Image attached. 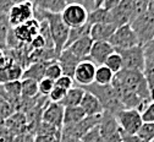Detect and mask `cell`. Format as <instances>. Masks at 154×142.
Instances as JSON below:
<instances>
[{
    "instance_id": "cell-1",
    "label": "cell",
    "mask_w": 154,
    "mask_h": 142,
    "mask_svg": "<svg viewBox=\"0 0 154 142\" xmlns=\"http://www.w3.org/2000/svg\"><path fill=\"white\" fill-rule=\"evenodd\" d=\"M111 86L125 109H137L141 114L152 102L150 91L142 71L122 69L115 74Z\"/></svg>"
},
{
    "instance_id": "cell-2",
    "label": "cell",
    "mask_w": 154,
    "mask_h": 142,
    "mask_svg": "<svg viewBox=\"0 0 154 142\" xmlns=\"http://www.w3.org/2000/svg\"><path fill=\"white\" fill-rule=\"evenodd\" d=\"M34 18L47 20L50 38H51V42L54 46V50L57 55H59L65 49L67 37H69V31H70V28L63 21L60 14H50L47 11L34 9Z\"/></svg>"
},
{
    "instance_id": "cell-3",
    "label": "cell",
    "mask_w": 154,
    "mask_h": 142,
    "mask_svg": "<svg viewBox=\"0 0 154 142\" xmlns=\"http://www.w3.org/2000/svg\"><path fill=\"white\" fill-rule=\"evenodd\" d=\"M85 91H88L93 93L95 97L99 99V102L105 112H109L114 115L120 113L122 109H125L120 102V98L114 90L111 85H98V84H92L89 86L82 87Z\"/></svg>"
},
{
    "instance_id": "cell-4",
    "label": "cell",
    "mask_w": 154,
    "mask_h": 142,
    "mask_svg": "<svg viewBox=\"0 0 154 142\" xmlns=\"http://www.w3.org/2000/svg\"><path fill=\"white\" fill-rule=\"evenodd\" d=\"M130 26L136 34L140 46L144 47L154 39V16L148 11L137 15L130 22Z\"/></svg>"
},
{
    "instance_id": "cell-5",
    "label": "cell",
    "mask_w": 154,
    "mask_h": 142,
    "mask_svg": "<svg viewBox=\"0 0 154 142\" xmlns=\"http://www.w3.org/2000/svg\"><path fill=\"white\" fill-rule=\"evenodd\" d=\"M98 129L104 142H121L122 130L114 114L104 110L99 120Z\"/></svg>"
},
{
    "instance_id": "cell-6",
    "label": "cell",
    "mask_w": 154,
    "mask_h": 142,
    "mask_svg": "<svg viewBox=\"0 0 154 142\" xmlns=\"http://www.w3.org/2000/svg\"><path fill=\"white\" fill-rule=\"evenodd\" d=\"M109 43L112 46L115 52L125 50V49H130L132 47L140 46L138 39L130 25H124V26L118 27L115 30L114 34L110 37Z\"/></svg>"
},
{
    "instance_id": "cell-7",
    "label": "cell",
    "mask_w": 154,
    "mask_h": 142,
    "mask_svg": "<svg viewBox=\"0 0 154 142\" xmlns=\"http://www.w3.org/2000/svg\"><path fill=\"white\" fill-rule=\"evenodd\" d=\"M115 116L122 132L127 135H137L143 124L142 114L137 109H122Z\"/></svg>"
},
{
    "instance_id": "cell-8",
    "label": "cell",
    "mask_w": 154,
    "mask_h": 142,
    "mask_svg": "<svg viewBox=\"0 0 154 142\" xmlns=\"http://www.w3.org/2000/svg\"><path fill=\"white\" fill-rule=\"evenodd\" d=\"M88 12L89 11L86 9L85 5L71 4V5L65 6V9L61 11L60 16L69 28H75V27H80V26H83L87 24Z\"/></svg>"
},
{
    "instance_id": "cell-9",
    "label": "cell",
    "mask_w": 154,
    "mask_h": 142,
    "mask_svg": "<svg viewBox=\"0 0 154 142\" xmlns=\"http://www.w3.org/2000/svg\"><path fill=\"white\" fill-rule=\"evenodd\" d=\"M110 12V24L115 27L130 25V22L136 17L134 10V0H121L120 4Z\"/></svg>"
},
{
    "instance_id": "cell-10",
    "label": "cell",
    "mask_w": 154,
    "mask_h": 142,
    "mask_svg": "<svg viewBox=\"0 0 154 142\" xmlns=\"http://www.w3.org/2000/svg\"><path fill=\"white\" fill-rule=\"evenodd\" d=\"M33 17H34V5L32 2L14 4L8 12V18L11 28L29 21Z\"/></svg>"
},
{
    "instance_id": "cell-11",
    "label": "cell",
    "mask_w": 154,
    "mask_h": 142,
    "mask_svg": "<svg viewBox=\"0 0 154 142\" xmlns=\"http://www.w3.org/2000/svg\"><path fill=\"white\" fill-rule=\"evenodd\" d=\"M122 58V66L126 70H144V50L142 46H136L130 49L118 52Z\"/></svg>"
},
{
    "instance_id": "cell-12",
    "label": "cell",
    "mask_w": 154,
    "mask_h": 142,
    "mask_svg": "<svg viewBox=\"0 0 154 142\" xmlns=\"http://www.w3.org/2000/svg\"><path fill=\"white\" fill-rule=\"evenodd\" d=\"M100 116L102 115H94V116H87L86 115L80 123L71 125V126H64L61 129V135L81 140L88 131H91L95 126H98Z\"/></svg>"
},
{
    "instance_id": "cell-13",
    "label": "cell",
    "mask_w": 154,
    "mask_h": 142,
    "mask_svg": "<svg viewBox=\"0 0 154 142\" xmlns=\"http://www.w3.org/2000/svg\"><path fill=\"white\" fill-rule=\"evenodd\" d=\"M12 31L16 39L21 44H31L32 40L41 33V25H39V21L33 17L29 21L17 27H14Z\"/></svg>"
},
{
    "instance_id": "cell-14",
    "label": "cell",
    "mask_w": 154,
    "mask_h": 142,
    "mask_svg": "<svg viewBox=\"0 0 154 142\" xmlns=\"http://www.w3.org/2000/svg\"><path fill=\"white\" fill-rule=\"evenodd\" d=\"M95 70H97V65L93 64L89 59L80 62V64L77 65L75 74H73L75 84H77L81 87H86V86L94 84Z\"/></svg>"
},
{
    "instance_id": "cell-15",
    "label": "cell",
    "mask_w": 154,
    "mask_h": 142,
    "mask_svg": "<svg viewBox=\"0 0 154 142\" xmlns=\"http://www.w3.org/2000/svg\"><path fill=\"white\" fill-rule=\"evenodd\" d=\"M64 110H65V108L60 103L48 102V104L45 106V108L42 113L41 121H43V123H45L57 130H61L63 123H64Z\"/></svg>"
},
{
    "instance_id": "cell-16",
    "label": "cell",
    "mask_w": 154,
    "mask_h": 142,
    "mask_svg": "<svg viewBox=\"0 0 154 142\" xmlns=\"http://www.w3.org/2000/svg\"><path fill=\"white\" fill-rule=\"evenodd\" d=\"M114 52H115V49L112 48V46L109 42L99 40V42H93L88 58L93 64L99 66V65H104L108 56L110 54H112Z\"/></svg>"
},
{
    "instance_id": "cell-17",
    "label": "cell",
    "mask_w": 154,
    "mask_h": 142,
    "mask_svg": "<svg viewBox=\"0 0 154 142\" xmlns=\"http://www.w3.org/2000/svg\"><path fill=\"white\" fill-rule=\"evenodd\" d=\"M56 62L59 63V65L63 70V75H66V76H70L73 78L75 70L82 60L79 59L76 55H73L69 49H64L59 55H57Z\"/></svg>"
},
{
    "instance_id": "cell-18",
    "label": "cell",
    "mask_w": 154,
    "mask_h": 142,
    "mask_svg": "<svg viewBox=\"0 0 154 142\" xmlns=\"http://www.w3.org/2000/svg\"><path fill=\"white\" fill-rule=\"evenodd\" d=\"M5 128L15 136L26 132L28 130V121L26 114L22 112H15L11 116L5 120Z\"/></svg>"
},
{
    "instance_id": "cell-19",
    "label": "cell",
    "mask_w": 154,
    "mask_h": 142,
    "mask_svg": "<svg viewBox=\"0 0 154 142\" xmlns=\"http://www.w3.org/2000/svg\"><path fill=\"white\" fill-rule=\"evenodd\" d=\"M80 107L82 108V110L85 112V114L87 116H94V115H102V113L104 112L99 99L95 97L93 93L86 91L83 94V98L80 103Z\"/></svg>"
},
{
    "instance_id": "cell-20",
    "label": "cell",
    "mask_w": 154,
    "mask_h": 142,
    "mask_svg": "<svg viewBox=\"0 0 154 142\" xmlns=\"http://www.w3.org/2000/svg\"><path fill=\"white\" fill-rule=\"evenodd\" d=\"M92 44H93L92 38L89 36H85V37L80 38L79 40H76L75 43H72L70 47H67L65 49H69L73 55H76L81 60H87V59H89L88 55H89Z\"/></svg>"
},
{
    "instance_id": "cell-21",
    "label": "cell",
    "mask_w": 154,
    "mask_h": 142,
    "mask_svg": "<svg viewBox=\"0 0 154 142\" xmlns=\"http://www.w3.org/2000/svg\"><path fill=\"white\" fill-rule=\"evenodd\" d=\"M115 30H116V27L112 24H97L91 26L89 37L92 38L93 42H99V40L109 42V39L114 34Z\"/></svg>"
},
{
    "instance_id": "cell-22",
    "label": "cell",
    "mask_w": 154,
    "mask_h": 142,
    "mask_svg": "<svg viewBox=\"0 0 154 142\" xmlns=\"http://www.w3.org/2000/svg\"><path fill=\"white\" fill-rule=\"evenodd\" d=\"M25 69L16 63L11 64L10 66L0 70V85H4L12 81H21L23 77Z\"/></svg>"
},
{
    "instance_id": "cell-23",
    "label": "cell",
    "mask_w": 154,
    "mask_h": 142,
    "mask_svg": "<svg viewBox=\"0 0 154 142\" xmlns=\"http://www.w3.org/2000/svg\"><path fill=\"white\" fill-rule=\"evenodd\" d=\"M32 3L34 5V9L50 14H61V11L66 6L65 0H33Z\"/></svg>"
},
{
    "instance_id": "cell-24",
    "label": "cell",
    "mask_w": 154,
    "mask_h": 142,
    "mask_svg": "<svg viewBox=\"0 0 154 142\" xmlns=\"http://www.w3.org/2000/svg\"><path fill=\"white\" fill-rule=\"evenodd\" d=\"M85 90L81 87V86H73L71 90H69L64 97V99L61 100V106L64 108H67V107H79L81 100L83 98V94H85Z\"/></svg>"
},
{
    "instance_id": "cell-25",
    "label": "cell",
    "mask_w": 154,
    "mask_h": 142,
    "mask_svg": "<svg viewBox=\"0 0 154 142\" xmlns=\"http://www.w3.org/2000/svg\"><path fill=\"white\" fill-rule=\"evenodd\" d=\"M49 64V62H37V63H32L31 65H28L25 71H23V77L22 78H33L35 81H41L44 77L45 74V69L47 65Z\"/></svg>"
},
{
    "instance_id": "cell-26",
    "label": "cell",
    "mask_w": 154,
    "mask_h": 142,
    "mask_svg": "<svg viewBox=\"0 0 154 142\" xmlns=\"http://www.w3.org/2000/svg\"><path fill=\"white\" fill-rule=\"evenodd\" d=\"M86 116L85 112L82 110V108L79 107H67L64 110V123H63V128L64 126H71L75 125Z\"/></svg>"
},
{
    "instance_id": "cell-27",
    "label": "cell",
    "mask_w": 154,
    "mask_h": 142,
    "mask_svg": "<svg viewBox=\"0 0 154 142\" xmlns=\"http://www.w3.org/2000/svg\"><path fill=\"white\" fill-rule=\"evenodd\" d=\"M87 22L91 26L97 25V24H110V12L104 10L103 8L93 9L88 12Z\"/></svg>"
},
{
    "instance_id": "cell-28",
    "label": "cell",
    "mask_w": 154,
    "mask_h": 142,
    "mask_svg": "<svg viewBox=\"0 0 154 142\" xmlns=\"http://www.w3.org/2000/svg\"><path fill=\"white\" fill-rule=\"evenodd\" d=\"M114 72L106 68L105 65H99L97 66L95 70V76H94V84L98 85H111L112 80H114Z\"/></svg>"
},
{
    "instance_id": "cell-29",
    "label": "cell",
    "mask_w": 154,
    "mask_h": 142,
    "mask_svg": "<svg viewBox=\"0 0 154 142\" xmlns=\"http://www.w3.org/2000/svg\"><path fill=\"white\" fill-rule=\"evenodd\" d=\"M38 94V81L33 78H22L21 80V97L23 98H34Z\"/></svg>"
},
{
    "instance_id": "cell-30",
    "label": "cell",
    "mask_w": 154,
    "mask_h": 142,
    "mask_svg": "<svg viewBox=\"0 0 154 142\" xmlns=\"http://www.w3.org/2000/svg\"><path fill=\"white\" fill-rule=\"evenodd\" d=\"M89 31H91V25L87 22L83 26L80 27H75V28H70L69 31V37H67V42L65 48L70 47L72 43H75L76 40H79L80 38L85 37V36H89Z\"/></svg>"
},
{
    "instance_id": "cell-31",
    "label": "cell",
    "mask_w": 154,
    "mask_h": 142,
    "mask_svg": "<svg viewBox=\"0 0 154 142\" xmlns=\"http://www.w3.org/2000/svg\"><path fill=\"white\" fill-rule=\"evenodd\" d=\"M104 65L106 68H109L114 72V75L120 72L124 69V66H122V58H121V55L118 52H114L112 54H110L108 56V59L105 60Z\"/></svg>"
},
{
    "instance_id": "cell-32",
    "label": "cell",
    "mask_w": 154,
    "mask_h": 142,
    "mask_svg": "<svg viewBox=\"0 0 154 142\" xmlns=\"http://www.w3.org/2000/svg\"><path fill=\"white\" fill-rule=\"evenodd\" d=\"M10 24H9V18H8V14L5 12H0V48H3L6 50L5 48V43H6V37L8 33L10 31Z\"/></svg>"
},
{
    "instance_id": "cell-33",
    "label": "cell",
    "mask_w": 154,
    "mask_h": 142,
    "mask_svg": "<svg viewBox=\"0 0 154 142\" xmlns=\"http://www.w3.org/2000/svg\"><path fill=\"white\" fill-rule=\"evenodd\" d=\"M61 75H63V70H61L59 63H57L56 60L49 62V64L47 65V69H45L44 77L50 78V80H53V81H56Z\"/></svg>"
},
{
    "instance_id": "cell-34",
    "label": "cell",
    "mask_w": 154,
    "mask_h": 142,
    "mask_svg": "<svg viewBox=\"0 0 154 142\" xmlns=\"http://www.w3.org/2000/svg\"><path fill=\"white\" fill-rule=\"evenodd\" d=\"M54 86H55V81L43 77L41 81H38V93H39V96L48 97L51 90L54 88Z\"/></svg>"
},
{
    "instance_id": "cell-35",
    "label": "cell",
    "mask_w": 154,
    "mask_h": 142,
    "mask_svg": "<svg viewBox=\"0 0 154 142\" xmlns=\"http://www.w3.org/2000/svg\"><path fill=\"white\" fill-rule=\"evenodd\" d=\"M137 135L147 142H152L154 140V123H143Z\"/></svg>"
},
{
    "instance_id": "cell-36",
    "label": "cell",
    "mask_w": 154,
    "mask_h": 142,
    "mask_svg": "<svg viewBox=\"0 0 154 142\" xmlns=\"http://www.w3.org/2000/svg\"><path fill=\"white\" fill-rule=\"evenodd\" d=\"M14 113H15V109L11 106V103L9 102L8 99L0 97V116H2L4 120H6Z\"/></svg>"
},
{
    "instance_id": "cell-37",
    "label": "cell",
    "mask_w": 154,
    "mask_h": 142,
    "mask_svg": "<svg viewBox=\"0 0 154 142\" xmlns=\"http://www.w3.org/2000/svg\"><path fill=\"white\" fill-rule=\"evenodd\" d=\"M66 92L67 91H65V90H63L60 87L54 86V88L51 90V92L48 96V100L51 102V103H61V100L64 99Z\"/></svg>"
},
{
    "instance_id": "cell-38",
    "label": "cell",
    "mask_w": 154,
    "mask_h": 142,
    "mask_svg": "<svg viewBox=\"0 0 154 142\" xmlns=\"http://www.w3.org/2000/svg\"><path fill=\"white\" fill-rule=\"evenodd\" d=\"M73 85H75L73 78L70 77V76H66V75H61L59 78L55 81V86L56 87H60V88H63L65 91L71 90L73 87Z\"/></svg>"
},
{
    "instance_id": "cell-39",
    "label": "cell",
    "mask_w": 154,
    "mask_h": 142,
    "mask_svg": "<svg viewBox=\"0 0 154 142\" xmlns=\"http://www.w3.org/2000/svg\"><path fill=\"white\" fill-rule=\"evenodd\" d=\"M81 142H104L103 138H102V136H100V132H99L98 126H95L94 129H92L91 131H88L81 138Z\"/></svg>"
},
{
    "instance_id": "cell-40",
    "label": "cell",
    "mask_w": 154,
    "mask_h": 142,
    "mask_svg": "<svg viewBox=\"0 0 154 142\" xmlns=\"http://www.w3.org/2000/svg\"><path fill=\"white\" fill-rule=\"evenodd\" d=\"M144 50V65H154V39L143 47Z\"/></svg>"
},
{
    "instance_id": "cell-41",
    "label": "cell",
    "mask_w": 154,
    "mask_h": 142,
    "mask_svg": "<svg viewBox=\"0 0 154 142\" xmlns=\"http://www.w3.org/2000/svg\"><path fill=\"white\" fill-rule=\"evenodd\" d=\"M142 120L143 123H154V99L142 112Z\"/></svg>"
},
{
    "instance_id": "cell-42",
    "label": "cell",
    "mask_w": 154,
    "mask_h": 142,
    "mask_svg": "<svg viewBox=\"0 0 154 142\" xmlns=\"http://www.w3.org/2000/svg\"><path fill=\"white\" fill-rule=\"evenodd\" d=\"M149 0H134V10H136V16L143 14L148 9Z\"/></svg>"
},
{
    "instance_id": "cell-43",
    "label": "cell",
    "mask_w": 154,
    "mask_h": 142,
    "mask_svg": "<svg viewBox=\"0 0 154 142\" xmlns=\"http://www.w3.org/2000/svg\"><path fill=\"white\" fill-rule=\"evenodd\" d=\"M12 142H34V135L26 131V132H22L20 135L15 136Z\"/></svg>"
},
{
    "instance_id": "cell-44",
    "label": "cell",
    "mask_w": 154,
    "mask_h": 142,
    "mask_svg": "<svg viewBox=\"0 0 154 142\" xmlns=\"http://www.w3.org/2000/svg\"><path fill=\"white\" fill-rule=\"evenodd\" d=\"M120 2H121V0H103L100 8H103L106 11H111V10H114L115 8L120 4Z\"/></svg>"
},
{
    "instance_id": "cell-45",
    "label": "cell",
    "mask_w": 154,
    "mask_h": 142,
    "mask_svg": "<svg viewBox=\"0 0 154 142\" xmlns=\"http://www.w3.org/2000/svg\"><path fill=\"white\" fill-rule=\"evenodd\" d=\"M121 142H147L143 138H141L138 135H127L122 132L121 136Z\"/></svg>"
},
{
    "instance_id": "cell-46",
    "label": "cell",
    "mask_w": 154,
    "mask_h": 142,
    "mask_svg": "<svg viewBox=\"0 0 154 142\" xmlns=\"http://www.w3.org/2000/svg\"><path fill=\"white\" fill-rule=\"evenodd\" d=\"M11 6H12V4L10 0H0V12L8 14Z\"/></svg>"
},
{
    "instance_id": "cell-47",
    "label": "cell",
    "mask_w": 154,
    "mask_h": 142,
    "mask_svg": "<svg viewBox=\"0 0 154 142\" xmlns=\"http://www.w3.org/2000/svg\"><path fill=\"white\" fill-rule=\"evenodd\" d=\"M60 142H81V140H77V138H72V137L61 135L60 136Z\"/></svg>"
},
{
    "instance_id": "cell-48",
    "label": "cell",
    "mask_w": 154,
    "mask_h": 142,
    "mask_svg": "<svg viewBox=\"0 0 154 142\" xmlns=\"http://www.w3.org/2000/svg\"><path fill=\"white\" fill-rule=\"evenodd\" d=\"M66 5H71V4H81L85 5V0H65Z\"/></svg>"
},
{
    "instance_id": "cell-49",
    "label": "cell",
    "mask_w": 154,
    "mask_h": 142,
    "mask_svg": "<svg viewBox=\"0 0 154 142\" xmlns=\"http://www.w3.org/2000/svg\"><path fill=\"white\" fill-rule=\"evenodd\" d=\"M147 11L154 16V0H149V4H148V9Z\"/></svg>"
},
{
    "instance_id": "cell-50",
    "label": "cell",
    "mask_w": 154,
    "mask_h": 142,
    "mask_svg": "<svg viewBox=\"0 0 154 142\" xmlns=\"http://www.w3.org/2000/svg\"><path fill=\"white\" fill-rule=\"evenodd\" d=\"M102 3H103V0H94V9H98L102 6Z\"/></svg>"
},
{
    "instance_id": "cell-51",
    "label": "cell",
    "mask_w": 154,
    "mask_h": 142,
    "mask_svg": "<svg viewBox=\"0 0 154 142\" xmlns=\"http://www.w3.org/2000/svg\"><path fill=\"white\" fill-rule=\"evenodd\" d=\"M11 4H18V3H25V2H33V0H10Z\"/></svg>"
},
{
    "instance_id": "cell-52",
    "label": "cell",
    "mask_w": 154,
    "mask_h": 142,
    "mask_svg": "<svg viewBox=\"0 0 154 142\" xmlns=\"http://www.w3.org/2000/svg\"><path fill=\"white\" fill-rule=\"evenodd\" d=\"M4 125H5V120H4L2 116H0V129H2Z\"/></svg>"
},
{
    "instance_id": "cell-53",
    "label": "cell",
    "mask_w": 154,
    "mask_h": 142,
    "mask_svg": "<svg viewBox=\"0 0 154 142\" xmlns=\"http://www.w3.org/2000/svg\"><path fill=\"white\" fill-rule=\"evenodd\" d=\"M5 55V49H3V48H0V59H2L3 56Z\"/></svg>"
},
{
    "instance_id": "cell-54",
    "label": "cell",
    "mask_w": 154,
    "mask_h": 142,
    "mask_svg": "<svg viewBox=\"0 0 154 142\" xmlns=\"http://www.w3.org/2000/svg\"><path fill=\"white\" fill-rule=\"evenodd\" d=\"M54 142H60V138H59V140H56V141H54Z\"/></svg>"
},
{
    "instance_id": "cell-55",
    "label": "cell",
    "mask_w": 154,
    "mask_h": 142,
    "mask_svg": "<svg viewBox=\"0 0 154 142\" xmlns=\"http://www.w3.org/2000/svg\"><path fill=\"white\" fill-rule=\"evenodd\" d=\"M152 142H154V140H153V141H152Z\"/></svg>"
}]
</instances>
